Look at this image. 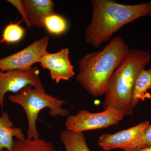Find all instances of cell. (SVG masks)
<instances>
[{
    "label": "cell",
    "instance_id": "1",
    "mask_svg": "<svg viewBox=\"0 0 151 151\" xmlns=\"http://www.w3.org/2000/svg\"><path fill=\"white\" fill-rule=\"evenodd\" d=\"M91 23L84 31L86 42L95 48L108 42L127 24L151 16V1L136 5L122 4L112 0H92Z\"/></svg>",
    "mask_w": 151,
    "mask_h": 151
},
{
    "label": "cell",
    "instance_id": "2",
    "mask_svg": "<svg viewBox=\"0 0 151 151\" xmlns=\"http://www.w3.org/2000/svg\"><path fill=\"white\" fill-rule=\"evenodd\" d=\"M130 50L122 37L113 38L102 50L88 53L79 60L77 81L93 97L104 94L113 72Z\"/></svg>",
    "mask_w": 151,
    "mask_h": 151
},
{
    "label": "cell",
    "instance_id": "3",
    "mask_svg": "<svg viewBox=\"0 0 151 151\" xmlns=\"http://www.w3.org/2000/svg\"><path fill=\"white\" fill-rule=\"evenodd\" d=\"M151 55L147 52L130 50L113 72L105 90L103 109L113 108L132 116V92L140 71L150 64Z\"/></svg>",
    "mask_w": 151,
    "mask_h": 151
},
{
    "label": "cell",
    "instance_id": "4",
    "mask_svg": "<svg viewBox=\"0 0 151 151\" xmlns=\"http://www.w3.org/2000/svg\"><path fill=\"white\" fill-rule=\"evenodd\" d=\"M8 98L24 110L28 123L27 138L30 139L40 138L36 123L39 113L42 110L48 108L51 117H65L70 114L68 110L62 108L65 104V101L47 94L45 89L28 86L16 94L10 95Z\"/></svg>",
    "mask_w": 151,
    "mask_h": 151
},
{
    "label": "cell",
    "instance_id": "5",
    "mask_svg": "<svg viewBox=\"0 0 151 151\" xmlns=\"http://www.w3.org/2000/svg\"><path fill=\"white\" fill-rule=\"evenodd\" d=\"M125 116L123 111L113 108L98 113L80 110L75 115L67 116L65 126L66 129L77 132L100 129L118 124Z\"/></svg>",
    "mask_w": 151,
    "mask_h": 151
},
{
    "label": "cell",
    "instance_id": "6",
    "mask_svg": "<svg viewBox=\"0 0 151 151\" xmlns=\"http://www.w3.org/2000/svg\"><path fill=\"white\" fill-rule=\"evenodd\" d=\"M50 37L45 36L35 41L27 47L12 55L0 59V70H27L38 63L47 52Z\"/></svg>",
    "mask_w": 151,
    "mask_h": 151
},
{
    "label": "cell",
    "instance_id": "7",
    "mask_svg": "<svg viewBox=\"0 0 151 151\" xmlns=\"http://www.w3.org/2000/svg\"><path fill=\"white\" fill-rule=\"evenodd\" d=\"M28 86L45 89L40 77L39 69L36 66L27 70H0V108L4 107L7 92L17 93Z\"/></svg>",
    "mask_w": 151,
    "mask_h": 151
},
{
    "label": "cell",
    "instance_id": "8",
    "mask_svg": "<svg viewBox=\"0 0 151 151\" xmlns=\"http://www.w3.org/2000/svg\"><path fill=\"white\" fill-rule=\"evenodd\" d=\"M68 48H63L55 53L46 52L38 63L43 69L50 71L52 79L56 83L61 81H68L75 75L69 58Z\"/></svg>",
    "mask_w": 151,
    "mask_h": 151
},
{
    "label": "cell",
    "instance_id": "9",
    "mask_svg": "<svg viewBox=\"0 0 151 151\" xmlns=\"http://www.w3.org/2000/svg\"><path fill=\"white\" fill-rule=\"evenodd\" d=\"M150 124L149 121H144L134 127L114 134L105 133L99 137L97 144L105 151L116 149L125 151L141 137Z\"/></svg>",
    "mask_w": 151,
    "mask_h": 151
},
{
    "label": "cell",
    "instance_id": "10",
    "mask_svg": "<svg viewBox=\"0 0 151 151\" xmlns=\"http://www.w3.org/2000/svg\"><path fill=\"white\" fill-rule=\"evenodd\" d=\"M26 16L32 26L43 28L45 19L55 14L54 2L52 0H23Z\"/></svg>",
    "mask_w": 151,
    "mask_h": 151
},
{
    "label": "cell",
    "instance_id": "11",
    "mask_svg": "<svg viewBox=\"0 0 151 151\" xmlns=\"http://www.w3.org/2000/svg\"><path fill=\"white\" fill-rule=\"evenodd\" d=\"M14 137L17 139H25L21 129L14 127L8 113L3 112L0 116V151L10 150L13 145Z\"/></svg>",
    "mask_w": 151,
    "mask_h": 151
},
{
    "label": "cell",
    "instance_id": "12",
    "mask_svg": "<svg viewBox=\"0 0 151 151\" xmlns=\"http://www.w3.org/2000/svg\"><path fill=\"white\" fill-rule=\"evenodd\" d=\"M148 90L151 91V72L145 68L141 70L138 74L132 92V104L134 108L140 100H144L146 93Z\"/></svg>",
    "mask_w": 151,
    "mask_h": 151
},
{
    "label": "cell",
    "instance_id": "13",
    "mask_svg": "<svg viewBox=\"0 0 151 151\" xmlns=\"http://www.w3.org/2000/svg\"><path fill=\"white\" fill-rule=\"evenodd\" d=\"M2 151H58L50 142L41 139L14 140L10 150Z\"/></svg>",
    "mask_w": 151,
    "mask_h": 151
},
{
    "label": "cell",
    "instance_id": "14",
    "mask_svg": "<svg viewBox=\"0 0 151 151\" xmlns=\"http://www.w3.org/2000/svg\"><path fill=\"white\" fill-rule=\"evenodd\" d=\"M60 139L65 151H90L83 132L63 130L60 133Z\"/></svg>",
    "mask_w": 151,
    "mask_h": 151
},
{
    "label": "cell",
    "instance_id": "15",
    "mask_svg": "<svg viewBox=\"0 0 151 151\" xmlns=\"http://www.w3.org/2000/svg\"><path fill=\"white\" fill-rule=\"evenodd\" d=\"M17 23L9 24L3 31L0 44L16 43L22 39L24 37L25 30L19 25L21 22Z\"/></svg>",
    "mask_w": 151,
    "mask_h": 151
},
{
    "label": "cell",
    "instance_id": "16",
    "mask_svg": "<svg viewBox=\"0 0 151 151\" xmlns=\"http://www.w3.org/2000/svg\"><path fill=\"white\" fill-rule=\"evenodd\" d=\"M44 26L50 33L59 35L67 30L68 24L63 17L55 13L45 19Z\"/></svg>",
    "mask_w": 151,
    "mask_h": 151
},
{
    "label": "cell",
    "instance_id": "17",
    "mask_svg": "<svg viewBox=\"0 0 151 151\" xmlns=\"http://www.w3.org/2000/svg\"><path fill=\"white\" fill-rule=\"evenodd\" d=\"M151 146V124L137 140L125 151H139Z\"/></svg>",
    "mask_w": 151,
    "mask_h": 151
},
{
    "label": "cell",
    "instance_id": "18",
    "mask_svg": "<svg viewBox=\"0 0 151 151\" xmlns=\"http://www.w3.org/2000/svg\"><path fill=\"white\" fill-rule=\"evenodd\" d=\"M7 1L10 3L12 5L17 9L22 17V20L24 22L28 27H32V25L29 21L26 16L24 9L23 7L22 4L21 0H20V1L19 0H8Z\"/></svg>",
    "mask_w": 151,
    "mask_h": 151
},
{
    "label": "cell",
    "instance_id": "19",
    "mask_svg": "<svg viewBox=\"0 0 151 151\" xmlns=\"http://www.w3.org/2000/svg\"><path fill=\"white\" fill-rule=\"evenodd\" d=\"M139 151H151V146L145 148L143 149L142 150H141Z\"/></svg>",
    "mask_w": 151,
    "mask_h": 151
},
{
    "label": "cell",
    "instance_id": "20",
    "mask_svg": "<svg viewBox=\"0 0 151 151\" xmlns=\"http://www.w3.org/2000/svg\"><path fill=\"white\" fill-rule=\"evenodd\" d=\"M149 70H150V72H151V68H150V69H149Z\"/></svg>",
    "mask_w": 151,
    "mask_h": 151
}]
</instances>
